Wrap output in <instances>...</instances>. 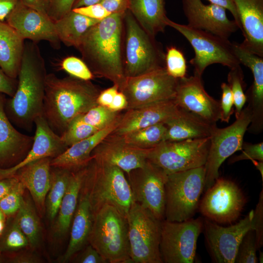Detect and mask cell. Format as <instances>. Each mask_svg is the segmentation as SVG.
I'll return each instance as SVG.
<instances>
[{"mask_svg": "<svg viewBox=\"0 0 263 263\" xmlns=\"http://www.w3.org/2000/svg\"><path fill=\"white\" fill-rule=\"evenodd\" d=\"M8 262L13 263H38L40 259L35 254L28 252H20L9 256Z\"/></svg>", "mask_w": 263, "mask_h": 263, "instance_id": "11a10c76", "label": "cell"}, {"mask_svg": "<svg viewBox=\"0 0 263 263\" xmlns=\"http://www.w3.org/2000/svg\"><path fill=\"white\" fill-rule=\"evenodd\" d=\"M71 171L67 169L51 168V182L45 200V212L48 219L54 220L57 214L66 192Z\"/></svg>", "mask_w": 263, "mask_h": 263, "instance_id": "e575fe53", "label": "cell"}, {"mask_svg": "<svg viewBox=\"0 0 263 263\" xmlns=\"http://www.w3.org/2000/svg\"><path fill=\"white\" fill-rule=\"evenodd\" d=\"M252 230L255 231L258 249L263 245V190L260 192L259 200L254 210L252 221Z\"/></svg>", "mask_w": 263, "mask_h": 263, "instance_id": "7dc6e473", "label": "cell"}, {"mask_svg": "<svg viewBox=\"0 0 263 263\" xmlns=\"http://www.w3.org/2000/svg\"><path fill=\"white\" fill-rule=\"evenodd\" d=\"M210 138L163 141L150 150L147 160L167 175L205 165Z\"/></svg>", "mask_w": 263, "mask_h": 263, "instance_id": "30bf717a", "label": "cell"}, {"mask_svg": "<svg viewBox=\"0 0 263 263\" xmlns=\"http://www.w3.org/2000/svg\"><path fill=\"white\" fill-rule=\"evenodd\" d=\"M166 24L181 34L193 48L194 56L189 62L194 67V75L202 77L206 68L213 64H220L229 69L240 65L228 39L174 22L168 18Z\"/></svg>", "mask_w": 263, "mask_h": 263, "instance_id": "ba28073f", "label": "cell"}, {"mask_svg": "<svg viewBox=\"0 0 263 263\" xmlns=\"http://www.w3.org/2000/svg\"><path fill=\"white\" fill-rule=\"evenodd\" d=\"M100 92L90 80L47 74L43 116L53 132L61 136L75 118L98 105Z\"/></svg>", "mask_w": 263, "mask_h": 263, "instance_id": "3957f363", "label": "cell"}, {"mask_svg": "<svg viewBox=\"0 0 263 263\" xmlns=\"http://www.w3.org/2000/svg\"><path fill=\"white\" fill-rule=\"evenodd\" d=\"M188 25L204 30L220 37L228 38L238 26L229 19L224 8L212 4H205L201 0H182Z\"/></svg>", "mask_w": 263, "mask_h": 263, "instance_id": "d6986e66", "label": "cell"}, {"mask_svg": "<svg viewBox=\"0 0 263 263\" xmlns=\"http://www.w3.org/2000/svg\"><path fill=\"white\" fill-rule=\"evenodd\" d=\"M127 106V101L125 95L122 92L118 91L115 95L108 108L114 112H120L126 109Z\"/></svg>", "mask_w": 263, "mask_h": 263, "instance_id": "680465c9", "label": "cell"}, {"mask_svg": "<svg viewBox=\"0 0 263 263\" xmlns=\"http://www.w3.org/2000/svg\"><path fill=\"white\" fill-rule=\"evenodd\" d=\"M179 79L169 75L165 67L146 74L126 77L119 91L127 101L126 110L174 99Z\"/></svg>", "mask_w": 263, "mask_h": 263, "instance_id": "4fadbf2b", "label": "cell"}, {"mask_svg": "<svg viewBox=\"0 0 263 263\" xmlns=\"http://www.w3.org/2000/svg\"><path fill=\"white\" fill-rule=\"evenodd\" d=\"M230 69L227 75V81L233 97L236 118L240 115L246 102V95L244 91V75L240 65Z\"/></svg>", "mask_w": 263, "mask_h": 263, "instance_id": "f35d334b", "label": "cell"}, {"mask_svg": "<svg viewBox=\"0 0 263 263\" xmlns=\"http://www.w3.org/2000/svg\"><path fill=\"white\" fill-rule=\"evenodd\" d=\"M72 10L91 19L98 20H101L111 14L99 3L74 8Z\"/></svg>", "mask_w": 263, "mask_h": 263, "instance_id": "681fc988", "label": "cell"}, {"mask_svg": "<svg viewBox=\"0 0 263 263\" xmlns=\"http://www.w3.org/2000/svg\"><path fill=\"white\" fill-rule=\"evenodd\" d=\"M142 28L155 37L167 26L164 0H130L129 9Z\"/></svg>", "mask_w": 263, "mask_h": 263, "instance_id": "1f68e13d", "label": "cell"}, {"mask_svg": "<svg viewBox=\"0 0 263 263\" xmlns=\"http://www.w3.org/2000/svg\"><path fill=\"white\" fill-rule=\"evenodd\" d=\"M6 22L23 39L37 43L44 40L53 47L60 48L54 21L48 15L24 4L20 0L7 17Z\"/></svg>", "mask_w": 263, "mask_h": 263, "instance_id": "e0dca14e", "label": "cell"}, {"mask_svg": "<svg viewBox=\"0 0 263 263\" xmlns=\"http://www.w3.org/2000/svg\"><path fill=\"white\" fill-rule=\"evenodd\" d=\"M121 115L119 112H114L107 107L97 105L85 113L79 115V117L84 123L99 131L114 123Z\"/></svg>", "mask_w": 263, "mask_h": 263, "instance_id": "74e56055", "label": "cell"}, {"mask_svg": "<svg viewBox=\"0 0 263 263\" xmlns=\"http://www.w3.org/2000/svg\"><path fill=\"white\" fill-rule=\"evenodd\" d=\"M100 0H75L73 9L98 3Z\"/></svg>", "mask_w": 263, "mask_h": 263, "instance_id": "6125c7cd", "label": "cell"}, {"mask_svg": "<svg viewBox=\"0 0 263 263\" xmlns=\"http://www.w3.org/2000/svg\"><path fill=\"white\" fill-rule=\"evenodd\" d=\"M150 150L133 147L126 143L120 136L111 133L94 149L91 156L95 160L116 166L127 174L144 166Z\"/></svg>", "mask_w": 263, "mask_h": 263, "instance_id": "44dd1931", "label": "cell"}, {"mask_svg": "<svg viewBox=\"0 0 263 263\" xmlns=\"http://www.w3.org/2000/svg\"><path fill=\"white\" fill-rule=\"evenodd\" d=\"M126 217L132 263H163L160 252L162 221L134 201Z\"/></svg>", "mask_w": 263, "mask_h": 263, "instance_id": "9c48e42d", "label": "cell"}, {"mask_svg": "<svg viewBox=\"0 0 263 263\" xmlns=\"http://www.w3.org/2000/svg\"><path fill=\"white\" fill-rule=\"evenodd\" d=\"M98 131L99 130L96 128L84 123L78 115L71 122L60 137L62 141L68 148L93 135Z\"/></svg>", "mask_w": 263, "mask_h": 263, "instance_id": "ab89813d", "label": "cell"}, {"mask_svg": "<svg viewBox=\"0 0 263 263\" xmlns=\"http://www.w3.org/2000/svg\"><path fill=\"white\" fill-rule=\"evenodd\" d=\"M127 175L134 201L159 220H164L168 175L148 160L143 167L132 170Z\"/></svg>", "mask_w": 263, "mask_h": 263, "instance_id": "9a60e30c", "label": "cell"}, {"mask_svg": "<svg viewBox=\"0 0 263 263\" xmlns=\"http://www.w3.org/2000/svg\"><path fill=\"white\" fill-rule=\"evenodd\" d=\"M82 186L88 193L93 216L102 206L109 205L126 217L134 201L124 172L116 166L93 158L87 165Z\"/></svg>", "mask_w": 263, "mask_h": 263, "instance_id": "277c9868", "label": "cell"}, {"mask_svg": "<svg viewBox=\"0 0 263 263\" xmlns=\"http://www.w3.org/2000/svg\"><path fill=\"white\" fill-rule=\"evenodd\" d=\"M254 210L234 225L223 226L207 218L203 219L206 243L215 263H234L239 245L245 234L252 229Z\"/></svg>", "mask_w": 263, "mask_h": 263, "instance_id": "2e32d148", "label": "cell"}, {"mask_svg": "<svg viewBox=\"0 0 263 263\" xmlns=\"http://www.w3.org/2000/svg\"><path fill=\"white\" fill-rule=\"evenodd\" d=\"M75 0H48L47 14L55 21L72 10Z\"/></svg>", "mask_w": 263, "mask_h": 263, "instance_id": "c3c4849f", "label": "cell"}, {"mask_svg": "<svg viewBox=\"0 0 263 263\" xmlns=\"http://www.w3.org/2000/svg\"><path fill=\"white\" fill-rule=\"evenodd\" d=\"M165 67L172 77L181 79L186 76L187 65L183 53L175 46L167 49L165 56Z\"/></svg>", "mask_w": 263, "mask_h": 263, "instance_id": "60d3db41", "label": "cell"}, {"mask_svg": "<svg viewBox=\"0 0 263 263\" xmlns=\"http://www.w3.org/2000/svg\"><path fill=\"white\" fill-rule=\"evenodd\" d=\"M205 185L204 166L168 175L165 219L182 222L192 218Z\"/></svg>", "mask_w": 263, "mask_h": 263, "instance_id": "52a82bcc", "label": "cell"}, {"mask_svg": "<svg viewBox=\"0 0 263 263\" xmlns=\"http://www.w3.org/2000/svg\"><path fill=\"white\" fill-rule=\"evenodd\" d=\"M165 53L155 38L147 33L129 10L124 17L123 62L126 77L165 67Z\"/></svg>", "mask_w": 263, "mask_h": 263, "instance_id": "8992f818", "label": "cell"}, {"mask_svg": "<svg viewBox=\"0 0 263 263\" xmlns=\"http://www.w3.org/2000/svg\"><path fill=\"white\" fill-rule=\"evenodd\" d=\"M165 125L167 130L164 141H176L209 137L216 124H211L180 108L178 113Z\"/></svg>", "mask_w": 263, "mask_h": 263, "instance_id": "f1b7e54d", "label": "cell"}, {"mask_svg": "<svg viewBox=\"0 0 263 263\" xmlns=\"http://www.w3.org/2000/svg\"><path fill=\"white\" fill-rule=\"evenodd\" d=\"M17 81L8 76L0 67V93L12 97L17 89Z\"/></svg>", "mask_w": 263, "mask_h": 263, "instance_id": "f5cc1de1", "label": "cell"}, {"mask_svg": "<svg viewBox=\"0 0 263 263\" xmlns=\"http://www.w3.org/2000/svg\"><path fill=\"white\" fill-rule=\"evenodd\" d=\"M15 216L29 245L32 248L39 246L42 239L41 225L38 213L30 196L24 195L21 206Z\"/></svg>", "mask_w": 263, "mask_h": 263, "instance_id": "836d02e7", "label": "cell"}, {"mask_svg": "<svg viewBox=\"0 0 263 263\" xmlns=\"http://www.w3.org/2000/svg\"><path fill=\"white\" fill-rule=\"evenodd\" d=\"M93 222V214L88 193L82 186L77 206L71 223L69 243L61 257L62 262L69 261L85 247L88 243Z\"/></svg>", "mask_w": 263, "mask_h": 263, "instance_id": "83f0119b", "label": "cell"}, {"mask_svg": "<svg viewBox=\"0 0 263 263\" xmlns=\"http://www.w3.org/2000/svg\"><path fill=\"white\" fill-rule=\"evenodd\" d=\"M18 181L15 177L0 179V201L11 190Z\"/></svg>", "mask_w": 263, "mask_h": 263, "instance_id": "94428289", "label": "cell"}, {"mask_svg": "<svg viewBox=\"0 0 263 263\" xmlns=\"http://www.w3.org/2000/svg\"><path fill=\"white\" fill-rule=\"evenodd\" d=\"M87 165L71 171L66 192L53 225L52 235L56 240L64 237L71 226L87 173Z\"/></svg>", "mask_w": 263, "mask_h": 263, "instance_id": "f546056e", "label": "cell"}, {"mask_svg": "<svg viewBox=\"0 0 263 263\" xmlns=\"http://www.w3.org/2000/svg\"><path fill=\"white\" fill-rule=\"evenodd\" d=\"M36 126L34 142L25 158L19 163L9 168H0V179L13 177L19 169L33 162L44 158H54L68 147L48 125L43 115L35 122Z\"/></svg>", "mask_w": 263, "mask_h": 263, "instance_id": "7402d4cb", "label": "cell"}, {"mask_svg": "<svg viewBox=\"0 0 263 263\" xmlns=\"http://www.w3.org/2000/svg\"><path fill=\"white\" fill-rule=\"evenodd\" d=\"M173 100L178 107L211 124H216L220 120V102L206 91L201 76L194 74L179 79Z\"/></svg>", "mask_w": 263, "mask_h": 263, "instance_id": "ac0fdd59", "label": "cell"}, {"mask_svg": "<svg viewBox=\"0 0 263 263\" xmlns=\"http://www.w3.org/2000/svg\"><path fill=\"white\" fill-rule=\"evenodd\" d=\"M206 190L198 208L205 218L221 224H231L237 220L246 199L234 182L218 177Z\"/></svg>", "mask_w": 263, "mask_h": 263, "instance_id": "5bb4252c", "label": "cell"}, {"mask_svg": "<svg viewBox=\"0 0 263 263\" xmlns=\"http://www.w3.org/2000/svg\"><path fill=\"white\" fill-rule=\"evenodd\" d=\"M5 261L4 257L3 256L2 254L0 253V263H2Z\"/></svg>", "mask_w": 263, "mask_h": 263, "instance_id": "03108f58", "label": "cell"}, {"mask_svg": "<svg viewBox=\"0 0 263 263\" xmlns=\"http://www.w3.org/2000/svg\"><path fill=\"white\" fill-rule=\"evenodd\" d=\"M125 13H113L91 27L77 49L94 76L104 77L117 86L124 84L123 62Z\"/></svg>", "mask_w": 263, "mask_h": 263, "instance_id": "6da1fadb", "label": "cell"}, {"mask_svg": "<svg viewBox=\"0 0 263 263\" xmlns=\"http://www.w3.org/2000/svg\"><path fill=\"white\" fill-rule=\"evenodd\" d=\"M60 65L61 69L72 76L85 80H91L94 77L84 61L76 56L64 58Z\"/></svg>", "mask_w": 263, "mask_h": 263, "instance_id": "ee69618b", "label": "cell"}, {"mask_svg": "<svg viewBox=\"0 0 263 263\" xmlns=\"http://www.w3.org/2000/svg\"><path fill=\"white\" fill-rule=\"evenodd\" d=\"M235 121L224 128L214 126L206 163L205 189L210 187L219 177V169L223 162L238 150H241L244 133L252 119L246 106L242 110Z\"/></svg>", "mask_w": 263, "mask_h": 263, "instance_id": "8fae6325", "label": "cell"}, {"mask_svg": "<svg viewBox=\"0 0 263 263\" xmlns=\"http://www.w3.org/2000/svg\"><path fill=\"white\" fill-rule=\"evenodd\" d=\"M242 152L232 157L229 163H233L244 160H256L263 161V143L251 144L243 142Z\"/></svg>", "mask_w": 263, "mask_h": 263, "instance_id": "bcb514c9", "label": "cell"}, {"mask_svg": "<svg viewBox=\"0 0 263 263\" xmlns=\"http://www.w3.org/2000/svg\"><path fill=\"white\" fill-rule=\"evenodd\" d=\"M120 117L112 125L73 144L60 154L52 158L51 166L74 171L87 166L92 159L93 150L116 128Z\"/></svg>", "mask_w": 263, "mask_h": 263, "instance_id": "4316f807", "label": "cell"}, {"mask_svg": "<svg viewBox=\"0 0 263 263\" xmlns=\"http://www.w3.org/2000/svg\"><path fill=\"white\" fill-rule=\"evenodd\" d=\"M25 5L47 15L48 0H20Z\"/></svg>", "mask_w": 263, "mask_h": 263, "instance_id": "91938a15", "label": "cell"}, {"mask_svg": "<svg viewBox=\"0 0 263 263\" xmlns=\"http://www.w3.org/2000/svg\"><path fill=\"white\" fill-rule=\"evenodd\" d=\"M52 159L44 158L30 163L13 176L29 191L40 216L45 212V200L50 186Z\"/></svg>", "mask_w": 263, "mask_h": 263, "instance_id": "484cf974", "label": "cell"}, {"mask_svg": "<svg viewBox=\"0 0 263 263\" xmlns=\"http://www.w3.org/2000/svg\"><path fill=\"white\" fill-rule=\"evenodd\" d=\"M263 252H260V255H259V261L260 263H263Z\"/></svg>", "mask_w": 263, "mask_h": 263, "instance_id": "e7e4bbea", "label": "cell"}, {"mask_svg": "<svg viewBox=\"0 0 263 263\" xmlns=\"http://www.w3.org/2000/svg\"><path fill=\"white\" fill-rule=\"evenodd\" d=\"M47 75L45 61L37 43L25 42L17 89L5 104L9 120L19 128L31 132L36 119L43 115Z\"/></svg>", "mask_w": 263, "mask_h": 263, "instance_id": "7a4b0ae2", "label": "cell"}, {"mask_svg": "<svg viewBox=\"0 0 263 263\" xmlns=\"http://www.w3.org/2000/svg\"><path fill=\"white\" fill-rule=\"evenodd\" d=\"M88 243L109 263H131L127 217L105 205L93 216Z\"/></svg>", "mask_w": 263, "mask_h": 263, "instance_id": "5b68a950", "label": "cell"}, {"mask_svg": "<svg viewBox=\"0 0 263 263\" xmlns=\"http://www.w3.org/2000/svg\"><path fill=\"white\" fill-rule=\"evenodd\" d=\"M130 0H100L98 3L111 14L124 13L129 9Z\"/></svg>", "mask_w": 263, "mask_h": 263, "instance_id": "816d5d0a", "label": "cell"}, {"mask_svg": "<svg viewBox=\"0 0 263 263\" xmlns=\"http://www.w3.org/2000/svg\"><path fill=\"white\" fill-rule=\"evenodd\" d=\"M23 185L18 181L11 190L0 201V210L6 217L15 216L19 210L25 194Z\"/></svg>", "mask_w": 263, "mask_h": 263, "instance_id": "b9f144b4", "label": "cell"}, {"mask_svg": "<svg viewBox=\"0 0 263 263\" xmlns=\"http://www.w3.org/2000/svg\"><path fill=\"white\" fill-rule=\"evenodd\" d=\"M5 95L0 93V168L3 169L21 161L34 142V136L19 132L12 124L5 110Z\"/></svg>", "mask_w": 263, "mask_h": 263, "instance_id": "603a6c76", "label": "cell"}, {"mask_svg": "<svg viewBox=\"0 0 263 263\" xmlns=\"http://www.w3.org/2000/svg\"><path fill=\"white\" fill-rule=\"evenodd\" d=\"M0 236V253L18 251L29 245L27 239L21 231L15 217Z\"/></svg>", "mask_w": 263, "mask_h": 263, "instance_id": "8d00e7d4", "label": "cell"}, {"mask_svg": "<svg viewBox=\"0 0 263 263\" xmlns=\"http://www.w3.org/2000/svg\"><path fill=\"white\" fill-rule=\"evenodd\" d=\"M100 21L72 10L61 18L54 21V24L60 42L67 46L77 48L86 32Z\"/></svg>", "mask_w": 263, "mask_h": 263, "instance_id": "d6a6232c", "label": "cell"}, {"mask_svg": "<svg viewBox=\"0 0 263 263\" xmlns=\"http://www.w3.org/2000/svg\"><path fill=\"white\" fill-rule=\"evenodd\" d=\"M233 0L244 37L242 45L263 57V0Z\"/></svg>", "mask_w": 263, "mask_h": 263, "instance_id": "d4e9b609", "label": "cell"}, {"mask_svg": "<svg viewBox=\"0 0 263 263\" xmlns=\"http://www.w3.org/2000/svg\"><path fill=\"white\" fill-rule=\"evenodd\" d=\"M167 127L160 123L120 136L127 144L141 149H150L164 140Z\"/></svg>", "mask_w": 263, "mask_h": 263, "instance_id": "d590c367", "label": "cell"}, {"mask_svg": "<svg viewBox=\"0 0 263 263\" xmlns=\"http://www.w3.org/2000/svg\"><path fill=\"white\" fill-rule=\"evenodd\" d=\"M222 95L220 102V118L222 122L228 123L234 110V100L230 87L225 83H222L221 85Z\"/></svg>", "mask_w": 263, "mask_h": 263, "instance_id": "f6af8a7d", "label": "cell"}, {"mask_svg": "<svg viewBox=\"0 0 263 263\" xmlns=\"http://www.w3.org/2000/svg\"><path fill=\"white\" fill-rule=\"evenodd\" d=\"M232 43L234 54L240 63L249 68L253 75L252 84L245 94L252 116L247 130L257 134L263 129V57L252 53L242 43Z\"/></svg>", "mask_w": 263, "mask_h": 263, "instance_id": "ffe728a7", "label": "cell"}, {"mask_svg": "<svg viewBox=\"0 0 263 263\" xmlns=\"http://www.w3.org/2000/svg\"><path fill=\"white\" fill-rule=\"evenodd\" d=\"M24 40L6 21H0V67L13 79L18 78Z\"/></svg>", "mask_w": 263, "mask_h": 263, "instance_id": "4dcf8cb0", "label": "cell"}, {"mask_svg": "<svg viewBox=\"0 0 263 263\" xmlns=\"http://www.w3.org/2000/svg\"><path fill=\"white\" fill-rule=\"evenodd\" d=\"M118 91V88L115 85H113L111 87L101 91L97 98L98 105L108 108Z\"/></svg>", "mask_w": 263, "mask_h": 263, "instance_id": "db71d44e", "label": "cell"}, {"mask_svg": "<svg viewBox=\"0 0 263 263\" xmlns=\"http://www.w3.org/2000/svg\"><path fill=\"white\" fill-rule=\"evenodd\" d=\"M180 108L173 99L127 110L122 114L117 127L111 134L122 136L152 125L164 123L175 116Z\"/></svg>", "mask_w": 263, "mask_h": 263, "instance_id": "cb8c5ba5", "label": "cell"}, {"mask_svg": "<svg viewBox=\"0 0 263 263\" xmlns=\"http://www.w3.org/2000/svg\"><path fill=\"white\" fill-rule=\"evenodd\" d=\"M255 231L251 229L244 236L238 249L234 263H257L258 250Z\"/></svg>", "mask_w": 263, "mask_h": 263, "instance_id": "7bdbcfd3", "label": "cell"}, {"mask_svg": "<svg viewBox=\"0 0 263 263\" xmlns=\"http://www.w3.org/2000/svg\"><path fill=\"white\" fill-rule=\"evenodd\" d=\"M253 164L257 169L260 172L262 176V181L263 180V161H260L256 160H251Z\"/></svg>", "mask_w": 263, "mask_h": 263, "instance_id": "be15d7a7", "label": "cell"}, {"mask_svg": "<svg viewBox=\"0 0 263 263\" xmlns=\"http://www.w3.org/2000/svg\"><path fill=\"white\" fill-rule=\"evenodd\" d=\"M20 0H0V21L5 22Z\"/></svg>", "mask_w": 263, "mask_h": 263, "instance_id": "6f0895ef", "label": "cell"}, {"mask_svg": "<svg viewBox=\"0 0 263 263\" xmlns=\"http://www.w3.org/2000/svg\"><path fill=\"white\" fill-rule=\"evenodd\" d=\"M203 230V219L161 221L160 252L163 263H192L197 242Z\"/></svg>", "mask_w": 263, "mask_h": 263, "instance_id": "7c38bea8", "label": "cell"}, {"mask_svg": "<svg viewBox=\"0 0 263 263\" xmlns=\"http://www.w3.org/2000/svg\"><path fill=\"white\" fill-rule=\"evenodd\" d=\"M81 250L82 251L75 258V263H108L107 261L90 244Z\"/></svg>", "mask_w": 263, "mask_h": 263, "instance_id": "f907efd6", "label": "cell"}, {"mask_svg": "<svg viewBox=\"0 0 263 263\" xmlns=\"http://www.w3.org/2000/svg\"><path fill=\"white\" fill-rule=\"evenodd\" d=\"M210 4H214L228 10L234 18V20L237 23L239 29L241 30V25L238 14L233 0H207Z\"/></svg>", "mask_w": 263, "mask_h": 263, "instance_id": "9f6ffc18", "label": "cell"}]
</instances>
